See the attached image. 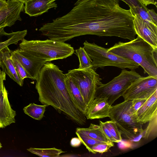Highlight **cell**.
I'll return each mask as SVG.
<instances>
[{
	"label": "cell",
	"mask_w": 157,
	"mask_h": 157,
	"mask_svg": "<svg viewBox=\"0 0 157 157\" xmlns=\"http://www.w3.org/2000/svg\"><path fill=\"white\" fill-rule=\"evenodd\" d=\"M11 51L8 47L0 51L1 67L2 71L11 78L21 86L23 84V80L18 75L15 68L11 59Z\"/></svg>",
	"instance_id": "obj_16"
},
{
	"label": "cell",
	"mask_w": 157,
	"mask_h": 157,
	"mask_svg": "<svg viewBox=\"0 0 157 157\" xmlns=\"http://www.w3.org/2000/svg\"><path fill=\"white\" fill-rule=\"evenodd\" d=\"M48 106L45 104L42 105L34 103L29 104L23 108L24 113L32 118L37 120H40L43 118Z\"/></svg>",
	"instance_id": "obj_22"
},
{
	"label": "cell",
	"mask_w": 157,
	"mask_h": 157,
	"mask_svg": "<svg viewBox=\"0 0 157 157\" xmlns=\"http://www.w3.org/2000/svg\"><path fill=\"white\" fill-rule=\"evenodd\" d=\"M11 59L16 71L19 77L23 80L25 78H29L32 79L31 76L27 72L23 66L17 59L12 55Z\"/></svg>",
	"instance_id": "obj_28"
},
{
	"label": "cell",
	"mask_w": 157,
	"mask_h": 157,
	"mask_svg": "<svg viewBox=\"0 0 157 157\" xmlns=\"http://www.w3.org/2000/svg\"><path fill=\"white\" fill-rule=\"evenodd\" d=\"M147 99H137L132 100L131 109L134 116L138 109L146 101Z\"/></svg>",
	"instance_id": "obj_30"
},
{
	"label": "cell",
	"mask_w": 157,
	"mask_h": 157,
	"mask_svg": "<svg viewBox=\"0 0 157 157\" xmlns=\"http://www.w3.org/2000/svg\"><path fill=\"white\" fill-rule=\"evenodd\" d=\"M157 90V78L141 77L133 82L122 96L125 101L147 99Z\"/></svg>",
	"instance_id": "obj_9"
},
{
	"label": "cell",
	"mask_w": 157,
	"mask_h": 157,
	"mask_svg": "<svg viewBox=\"0 0 157 157\" xmlns=\"http://www.w3.org/2000/svg\"><path fill=\"white\" fill-rule=\"evenodd\" d=\"M81 143V141L78 137L72 138L70 141L71 145L74 147H79Z\"/></svg>",
	"instance_id": "obj_33"
},
{
	"label": "cell",
	"mask_w": 157,
	"mask_h": 157,
	"mask_svg": "<svg viewBox=\"0 0 157 157\" xmlns=\"http://www.w3.org/2000/svg\"><path fill=\"white\" fill-rule=\"evenodd\" d=\"M99 125L105 135L107 138L112 143H118L117 141L112 136L109 130L105 126L104 122L99 121Z\"/></svg>",
	"instance_id": "obj_31"
},
{
	"label": "cell",
	"mask_w": 157,
	"mask_h": 157,
	"mask_svg": "<svg viewBox=\"0 0 157 157\" xmlns=\"http://www.w3.org/2000/svg\"><path fill=\"white\" fill-rule=\"evenodd\" d=\"M141 77L134 70L128 71L123 69L112 80L97 87L95 98H106L109 104L112 105L115 101L122 96L133 82Z\"/></svg>",
	"instance_id": "obj_7"
},
{
	"label": "cell",
	"mask_w": 157,
	"mask_h": 157,
	"mask_svg": "<svg viewBox=\"0 0 157 157\" xmlns=\"http://www.w3.org/2000/svg\"><path fill=\"white\" fill-rule=\"evenodd\" d=\"M4 28H0V51L10 44H17L19 41L25 39L27 33V30H25L7 33Z\"/></svg>",
	"instance_id": "obj_19"
},
{
	"label": "cell",
	"mask_w": 157,
	"mask_h": 157,
	"mask_svg": "<svg viewBox=\"0 0 157 157\" xmlns=\"http://www.w3.org/2000/svg\"><path fill=\"white\" fill-rule=\"evenodd\" d=\"M111 106L106 98H95L88 106L86 117L90 120L109 117Z\"/></svg>",
	"instance_id": "obj_13"
},
{
	"label": "cell",
	"mask_w": 157,
	"mask_h": 157,
	"mask_svg": "<svg viewBox=\"0 0 157 157\" xmlns=\"http://www.w3.org/2000/svg\"><path fill=\"white\" fill-rule=\"evenodd\" d=\"M8 4V0H0V10L7 6Z\"/></svg>",
	"instance_id": "obj_36"
},
{
	"label": "cell",
	"mask_w": 157,
	"mask_h": 157,
	"mask_svg": "<svg viewBox=\"0 0 157 157\" xmlns=\"http://www.w3.org/2000/svg\"><path fill=\"white\" fill-rule=\"evenodd\" d=\"M131 10L120 7L118 0H77L71 10L54 19L56 34L62 41L86 35L135 38Z\"/></svg>",
	"instance_id": "obj_1"
},
{
	"label": "cell",
	"mask_w": 157,
	"mask_h": 157,
	"mask_svg": "<svg viewBox=\"0 0 157 157\" xmlns=\"http://www.w3.org/2000/svg\"><path fill=\"white\" fill-rule=\"evenodd\" d=\"M2 147V144L0 142V149Z\"/></svg>",
	"instance_id": "obj_38"
},
{
	"label": "cell",
	"mask_w": 157,
	"mask_h": 157,
	"mask_svg": "<svg viewBox=\"0 0 157 157\" xmlns=\"http://www.w3.org/2000/svg\"><path fill=\"white\" fill-rule=\"evenodd\" d=\"M6 74L2 71H0V91L4 86V81L6 80Z\"/></svg>",
	"instance_id": "obj_34"
},
{
	"label": "cell",
	"mask_w": 157,
	"mask_h": 157,
	"mask_svg": "<svg viewBox=\"0 0 157 157\" xmlns=\"http://www.w3.org/2000/svg\"><path fill=\"white\" fill-rule=\"evenodd\" d=\"M57 0H28L24 3L25 13L30 17H36L57 7Z\"/></svg>",
	"instance_id": "obj_15"
},
{
	"label": "cell",
	"mask_w": 157,
	"mask_h": 157,
	"mask_svg": "<svg viewBox=\"0 0 157 157\" xmlns=\"http://www.w3.org/2000/svg\"><path fill=\"white\" fill-rule=\"evenodd\" d=\"M104 124L109 131L113 137L117 142H121L122 140L121 134L115 122L110 120L104 122Z\"/></svg>",
	"instance_id": "obj_27"
},
{
	"label": "cell",
	"mask_w": 157,
	"mask_h": 157,
	"mask_svg": "<svg viewBox=\"0 0 157 157\" xmlns=\"http://www.w3.org/2000/svg\"><path fill=\"white\" fill-rule=\"evenodd\" d=\"M75 52L79 59V64L78 69H82L92 67L91 60L83 47H80L75 50Z\"/></svg>",
	"instance_id": "obj_24"
},
{
	"label": "cell",
	"mask_w": 157,
	"mask_h": 157,
	"mask_svg": "<svg viewBox=\"0 0 157 157\" xmlns=\"http://www.w3.org/2000/svg\"><path fill=\"white\" fill-rule=\"evenodd\" d=\"M147 127L144 130L143 138L148 140L154 138L157 136V113H155L149 121Z\"/></svg>",
	"instance_id": "obj_25"
},
{
	"label": "cell",
	"mask_w": 157,
	"mask_h": 157,
	"mask_svg": "<svg viewBox=\"0 0 157 157\" xmlns=\"http://www.w3.org/2000/svg\"><path fill=\"white\" fill-rule=\"evenodd\" d=\"M157 113V90L146 100L135 115L137 122L143 124L148 122Z\"/></svg>",
	"instance_id": "obj_14"
},
{
	"label": "cell",
	"mask_w": 157,
	"mask_h": 157,
	"mask_svg": "<svg viewBox=\"0 0 157 157\" xmlns=\"http://www.w3.org/2000/svg\"><path fill=\"white\" fill-rule=\"evenodd\" d=\"M142 3L145 6H147V5L150 4H153L157 7L156 2L155 0H140Z\"/></svg>",
	"instance_id": "obj_35"
},
{
	"label": "cell",
	"mask_w": 157,
	"mask_h": 157,
	"mask_svg": "<svg viewBox=\"0 0 157 157\" xmlns=\"http://www.w3.org/2000/svg\"><path fill=\"white\" fill-rule=\"evenodd\" d=\"M78 128L89 137L98 141L107 143H112L104 133L100 125L90 124L88 128Z\"/></svg>",
	"instance_id": "obj_21"
},
{
	"label": "cell",
	"mask_w": 157,
	"mask_h": 157,
	"mask_svg": "<svg viewBox=\"0 0 157 157\" xmlns=\"http://www.w3.org/2000/svg\"><path fill=\"white\" fill-rule=\"evenodd\" d=\"M20 52L35 61L45 63L63 59L74 53L73 47L61 41L47 39L45 40H27L25 39L19 44Z\"/></svg>",
	"instance_id": "obj_4"
},
{
	"label": "cell",
	"mask_w": 157,
	"mask_h": 157,
	"mask_svg": "<svg viewBox=\"0 0 157 157\" xmlns=\"http://www.w3.org/2000/svg\"><path fill=\"white\" fill-rule=\"evenodd\" d=\"M147 12L153 21L157 25V14L155 10L153 9H148Z\"/></svg>",
	"instance_id": "obj_32"
},
{
	"label": "cell",
	"mask_w": 157,
	"mask_h": 157,
	"mask_svg": "<svg viewBox=\"0 0 157 157\" xmlns=\"http://www.w3.org/2000/svg\"><path fill=\"white\" fill-rule=\"evenodd\" d=\"M127 4L134 15L147 22L155 24L147 12L148 9L140 0H120Z\"/></svg>",
	"instance_id": "obj_20"
},
{
	"label": "cell",
	"mask_w": 157,
	"mask_h": 157,
	"mask_svg": "<svg viewBox=\"0 0 157 157\" xmlns=\"http://www.w3.org/2000/svg\"><path fill=\"white\" fill-rule=\"evenodd\" d=\"M83 44V48L91 60L93 68L111 66L123 69L128 68L135 70L140 66L134 62L109 51L108 49L94 43H91L85 41Z\"/></svg>",
	"instance_id": "obj_6"
},
{
	"label": "cell",
	"mask_w": 157,
	"mask_h": 157,
	"mask_svg": "<svg viewBox=\"0 0 157 157\" xmlns=\"http://www.w3.org/2000/svg\"><path fill=\"white\" fill-rule=\"evenodd\" d=\"M13 0L14 1H16L22 2L24 3L25 2H26V1H27L28 0Z\"/></svg>",
	"instance_id": "obj_37"
},
{
	"label": "cell",
	"mask_w": 157,
	"mask_h": 157,
	"mask_svg": "<svg viewBox=\"0 0 157 157\" xmlns=\"http://www.w3.org/2000/svg\"><path fill=\"white\" fill-rule=\"evenodd\" d=\"M66 75V83L70 96L78 109L85 115L87 106L80 91L74 81L70 77Z\"/></svg>",
	"instance_id": "obj_18"
},
{
	"label": "cell",
	"mask_w": 157,
	"mask_h": 157,
	"mask_svg": "<svg viewBox=\"0 0 157 157\" xmlns=\"http://www.w3.org/2000/svg\"><path fill=\"white\" fill-rule=\"evenodd\" d=\"M108 51L134 62L149 76L157 78V48L139 36L128 42L116 43Z\"/></svg>",
	"instance_id": "obj_3"
},
{
	"label": "cell",
	"mask_w": 157,
	"mask_h": 157,
	"mask_svg": "<svg viewBox=\"0 0 157 157\" xmlns=\"http://www.w3.org/2000/svg\"><path fill=\"white\" fill-rule=\"evenodd\" d=\"M11 55L21 64L32 79L36 80L41 68L46 63L35 61L26 57L20 52L18 49L11 52Z\"/></svg>",
	"instance_id": "obj_17"
},
{
	"label": "cell",
	"mask_w": 157,
	"mask_h": 157,
	"mask_svg": "<svg viewBox=\"0 0 157 157\" xmlns=\"http://www.w3.org/2000/svg\"><path fill=\"white\" fill-rule=\"evenodd\" d=\"M30 152L42 157H58L65 152L55 147L49 148H39L30 147L27 149Z\"/></svg>",
	"instance_id": "obj_23"
},
{
	"label": "cell",
	"mask_w": 157,
	"mask_h": 157,
	"mask_svg": "<svg viewBox=\"0 0 157 157\" xmlns=\"http://www.w3.org/2000/svg\"><path fill=\"white\" fill-rule=\"evenodd\" d=\"M113 146V143L110 144L104 142L100 143L92 147V153L94 154H96L97 153H103L107 152L110 147Z\"/></svg>",
	"instance_id": "obj_29"
},
{
	"label": "cell",
	"mask_w": 157,
	"mask_h": 157,
	"mask_svg": "<svg viewBox=\"0 0 157 157\" xmlns=\"http://www.w3.org/2000/svg\"></svg>",
	"instance_id": "obj_40"
},
{
	"label": "cell",
	"mask_w": 157,
	"mask_h": 157,
	"mask_svg": "<svg viewBox=\"0 0 157 157\" xmlns=\"http://www.w3.org/2000/svg\"><path fill=\"white\" fill-rule=\"evenodd\" d=\"M16 111L11 108L4 85L0 91V126L4 128L15 122Z\"/></svg>",
	"instance_id": "obj_12"
},
{
	"label": "cell",
	"mask_w": 157,
	"mask_h": 157,
	"mask_svg": "<svg viewBox=\"0 0 157 157\" xmlns=\"http://www.w3.org/2000/svg\"><path fill=\"white\" fill-rule=\"evenodd\" d=\"M66 77L54 64L50 62L44 64L36 80L39 100L42 104L53 107L77 124L83 125L87 119L71 98L66 85Z\"/></svg>",
	"instance_id": "obj_2"
},
{
	"label": "cell",
	"mask_w": 157,
	"mask_h": 157,
	"mask_svg": "<svg viewBox=\"0 0 157 157\" xmlns=\"http://www.w3.org/2000/svg\"><path fill=\"white\" fill-rule=\"evenodd\" d=\"M65 74L77 86L88 107L95 98L97 87L102 84L99 75L93 67L70 70Z\"/></svg>",
	"instance_id": "obj_8"
},
{
	"label": "cell",
	"mask_w": 157,
	"mask_h": 157,
	"mask_svg": "<svg viewBox=\"0 0 157 157\" xmlns=\"http://www.w3.org/2000/svg\"><path fill=\"white\" fill-rule=\"evenodd\" d=\"M134 15L133 24L136 35L154 48H157V25Z\"/></svg>",
	"instance_id": "obj_10"
},
{
	"label": "cell",
	"mask_w": 157,
	"mask_h": 157,
	"mask_svg": "<svg viewBox=\"0 0 157 157\" xmlns=\"http://www.w3.org/2000/svg\"><path fill=\"white\" fill-rule=\"evenodd\" d=\"M132 100L125 101L112 106L109 117L116 123L121 134L133 142H138L141 138L143 124L136 121L131 109Z\"/></svg>",
	"instance_id": "obj_5"
},
{
	"label": "cell",
	"mask_w": 157,
	"mask_h": 157,
	"mask_svg": "<svg viewBox=\"0 0 157 157\" xmlns=\"http://www.w3.org/2000/svg\"><path fill=\"white\" fill-rule=\"evenodd\" d=\"M76 134L80 140L81 143L85 146L90 152L91 153H92V148L94 146L97 144L103 142L89 137L79 130L78 128H77L76 129Z\"/></svg>",
	"instance_id": "obj_26"
},
{
	"label": "cell",
	"mask_w": 157,
	"mask_h": 157,
	"mask_svg": "<svg viewBox=\"0 0 157 157\" xmlns=\"http://www.w3.org/2000/svg\"><path fill=\"white\" fill-rule=\"evenodd\" d=\"M0 65H1V61H0V68L1 67ZM1 70H0V71Z\"/></svg>",
	"instance_id": "obj_39"
},
{
	"label": "cell",
	"mask_w": 157,
	"mask_h": 157,
	"mask_svg": "<svg viewBox=\"0 0 157 157\" xmlns=\"http://www.w3.org/2000/svg\"><path fill=\"white\" fill-rule=\"evenodd\" d=\"M8 5L0 10V28L11 27L17 21H21V14L24 10V3L8 0Z\"/></svg>",
	"instance_id": "obj_11"
}]
</instances>
